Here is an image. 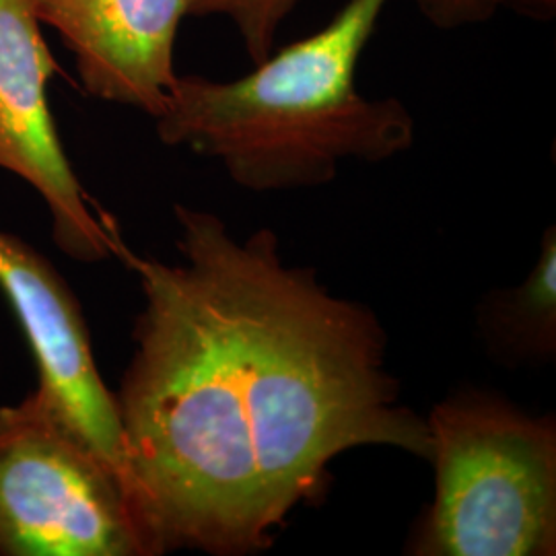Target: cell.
Segmentation results:
<instances>
[{"instance_id":"8992f818","label":"cell","mask_w":556,"mask_h":556,"mask_svg":"<svg viewBox=\"0 0 556 556\" xmlns=\"http://www.w3.org/2000/svg\"><path fill=\"white\" fill-rule=\"evenodd\" d=\"M0 287L34 351L38 388L118 472L132 497L116 394L98 371L89 330L71 287L38 250L4 231H0Z\"/></svg>"},{"instance_id":"6da1fadb","label":"cell","mask_w":556,"mask_h":556,"mask_svg":"<svg viewBox=\"0 0 556 556\" xmlns=\"http://www.w3.org/2000/svg\"><path fill=\"white\" fill-rule=\"evenodd\" d=\"M174 213L179 264L126 256L144 307L114 392L155 556L270 551L351 450L429 459L427 422L402 402L371 307L287 264L268 227L239 239L213 213Z\"/></svg>"},{"instance_id":"5b68a950","label":"cell","mask_w":556,"mask_h":556,"mask_svg":"<svg viewBox=\"0 0 556 556\" xmlns=\"http://www.w3.org/2000/svg\"><path fill=\"white\" fill-rule=\"evenodd\" d=\"M40 25L31 0H0V169L40 192L64 254L80 262L126 258L112 220L93 213L60 144L46 91L56 62Z\"/></svg>"},{"instance_id":"ba28073f","label":"cell","mask_w":556,"mask_h":556,"mask_svg":"<svg viewBox=\"0 0 556 556\" xmlns=\"http://www.w3.org/2000/svg\"><path fill=\"white\" fill-rule=\"evenodd\" d=\"M484 351L509 369L546 367L556 357V231L542 236L534 268L516 287L493 289L477 305Z\"/></svg>"},{"instance_id":"52a82bcc","label":"cell","mask_w":556,"mask_h":556,"mask_svg":"<svg viewBox=\"0 0 556 556\" xmlns=\"http://www.w3.org/2000/svg\"><path fill=\"white\" fill-rule=\"evenodd\" d=\"M73 52L85 91L155 119L178 79L174 50L192 0H31Z\"/></svg>"},{"instance_id":"9c48e42d","label":"cell","mask_w":556,"mask_h":556,"mask_svg":"<svg viewBox=\"0 0 556 556\" xmlns=\"http://www.w3.org/2000/svg\"><path fill=\"white\" fill-rule=\"evenodd\" d=\"M301 0H192L190 17H223L229 21L252 64L275 50L280 27Z\"/></svg>"},{"instance_id":"3957f363","label":"cell","mask_w":556,"mask_h":556,"mask_svg":"<svg viewBox=\"0 0 556 556\" xmlns=\"http://www.w3.org/2000/svg\"><path fill=\"white\" fill-rule=\"evenodd\" d=\"M435 497L413 556H555L556 420L464 388L425 417Z\"/></svg>"},{"instance_id":"8fae6325","label":"cell","mask_w":556,"mask_h":556,"mask_svg":"<svg viewBox=\"0 0 556 556\" xmlns=\"http://www.w3.org/2000/svg\"><path fill=\"white\" fill-rule=\"evenodd\" d=\"M503 7L526 20L551 21L556 15V0H503Z\"/></svg>"},{"instance_id":"7a4b0ae2","label":"cell","mask_w":556,"mask_h":556,"mask_svg":"<svg viewBox=\"0 0 556 556\" xmlns=\"http://www.w3.org/2000/svg\"><path fill=\"white\" fill-rule=\"evenodd\" d=\"M390 0H349L326 27L233 80L178 75L155 118L161 142L219 161L252 192L319 188L344 161L406 153L415 118L396 98L357 89L361 54Z\"/></svg>"},{"instance_id":"30bf717a","label":"cell","mask_w":556,"mask_h":556,"mask_svg":"<svg viewBox=\"0 0 556 556\" xmlns=\"http://www.w3.org/2000/svg\"><path fill=\"white\" fill-rule=\"evenodd\" d=\"M415 4L439 29H459L493 20L503 0H415Z\"/></svg>"},{"instance_id":"277c9868","label":"cell","mask_w":556,"mask_h":556,"mask_svg":"<svg viewBox=\"0 0 556 556\" xmlns=\"http://www.w3.org/2000/svg\"><path fill=\"white\" fill-rule=\"evenodd\" d=\"M0 556H155L124 480L40 388L0 408Z\"/></svg>"}]
</instances>
